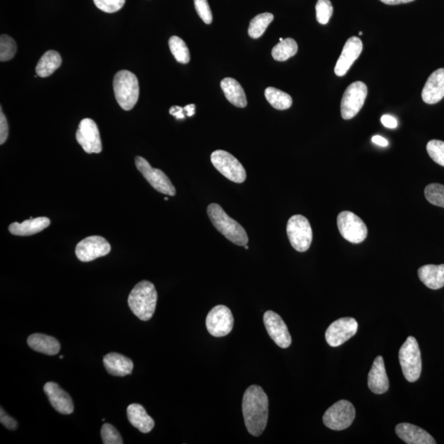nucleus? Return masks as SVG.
Returning <instances> with one entry per match:
<instances>
[{
	"label": "nucleus",
	"instance_id": "f257e3e1",
	"mask_svg": "<svg viewBox=\"0 0 444 444\" xmlns=\"http://www.w3.org/2000/svg\"><path fill=\"white\" fill-rule=\"evenodd\" d=\"M242 410L247 431L253 436H261L268 419V398L261 387L252 385L245 391Z\"/></svg>",
	"mask_w": 444,
	"mask_h": 444
},
{
	"label": "nucleus",
	"instance_id": "f03ea898",
	"mask_svg": "<svg viewBox=\"0 0 444 444\" xmlns=\"http://www.w3.org/2000/svg\"><path fill=\"white\" fill-rule=\"evenodd\" d=\"M158 302V292L152 282L141 281L132 290L127 304L134 314L141 321L153 318Z\"/></svg>",
	"mask_w": 444,
	"mask_h": 444
},
{
	"label": "nucleus",
	"instance_id": "7ed1b4c3",
	"mask_svg": "<svg viewBox=\"0 0 444 444\" xmlns=\"http://www.w3.org/2000/svg\"><path fill=\"white\" fill-rule=\"evenodd\" d=\"M207 214L215 228L230 242L239 247H245L248 244L249 237L247 231L237 221L226 214L220 205L211 203L207 207Z\"/></svg>",
	"mask_w": 444,
	"mask_h": 444
},
{
	"label": "nucleus",
	"instance_id": "20e7f679",
	"mask_svg": "<svg viewBox=\"0 0 444 444\" xmlns=\"http://www.w3.org/2000/svg\"><path fill=\"white\" fill-rule=\"evenodd\" d=\"M114 92L117 102L125 111H131L139 97V80L135 74L121 70L114 78Z\"/></svg>",
	"mask_w": 444,
	"mask_h": 444
},
{
	"label": "nucleus",
	"instance_id": "39448f33",
	"mask_svg": "<svg viewBox=\"0 0 444 444\" xmlns=\"http://www.w3.org/2000/svg\"><path fill=\"white\" fill-rule=\"evenodd\" d=\"M399 361L405 379L414 382L419 379L422 370V354L414 337H409L400 348Z\"/></svg>",
	"mask_w": 444,
	"mask_h": 444
},
{
	"label": "nucleus",
	"instance_id": "423d86ee",
	"mask_svg": "<svg viewBox=\"0 0 444 444\" xmlns=\"http://www.w3.org/2000/svg\"><path fill=\"white\" fill-rule=\"evenodd\" d=\"M286 231L291 247L296 251L303 253L310 249L313 240V231L306 217L292 216L287 222Z\"/></svg>",
	"mask_w": 444,
	"mask_h": 444
},
{
	"label": "nucleus",
	"instance_id": "0eeeda50",
	"mask_svg": "<svg viewBox=\"0 0 444 444\" xmlns=\"http://www.w3.org/2000/svg\"><path fill=\"white\" fill-rule=\"evenodd\" d=\"M356 418V409L347 400H341L329 408L324 415L323 422L333 431H344L351 426Z\"/></svg>",
	"mask_w": 444,
	"mask_h": 444
},
{
	"label": "nucleus",
	"instance_id": "6e6552de",
	"mask_svg": "<svg viewBox=\"0 0 444 444\" xmlns=\"http://www.w3.org/2000/svg\"><path fill=\"white\" fill-rule=\"evenodd\" d=\"M214 167L230 181L240 183L247 179V172L237 159L223 150H217L211 155Z\"/></svg>",
	"mask_w": 444,
	"mask_h": 444
},
{
	"label": "nucleus",
	"instance_id": "1a4fd4ad",
	"mask_svg": "<svg viewBox=\"0 0 444 444\" xmlns=\"http://www.w3.org/2000/svg\"><path fill=\"white\" fill-rule=\"evenodd\" d=\"M338 228L345 240L352 244H360L367 237L368 229L360 217L352 211H344L338 216Z\"/></svg>",
	"mask_w": 444,
	"mask_h": 444
},
{
	"label": "nucleus",
	"instance_id": "9d476101",
	"mask_svg": "<svg viewBox=\"0 0 444 444\" xmlns=\"http://www.w3.org/2000/svg\"><path fill=\"white\" fill-rule=\"evenodd\" d=\"M368 88L363 82H355L349 85L343 94L341 102V114L344 120H352L365 104Z\"/></svg>",
	"mask_w": 444,
	"mask_h": 444
},
{
	"label": "nucleus",
	"instance_id": "9b49d317",
	"mask_svg": "<svg viewBox=\"0 0 444 444\" xmlns=\"http://www.w3.org/2000/svg\"><path fill=\"white\" fill-rule=\"evenodd\" d=\"M135 165L137 168L151 186L155 190L163 195L169 196L176 195V188L174 187L169 179L162 171L151 167V165L144 158L136 157Z\"/></svg>",
	"mask_w": 444,
	"mask_h": 444
},
{
	"label": "nucleus",
	"instance_id": "f8f14e48",
	"mask_svg": "<svg viewBox=\"0 0 444 444\" xmlns=\"http://www.w3.org/2000/svg\"><path fill=\"white\" fill-rule=\"evenodd\" d=\"M206 326L211 336L225 337L233 329V314L228 307L216 305L207 314Z\"/></svg>",
	"mask_w": 444,
	"mask_h": 444
},
{
	"label": "nucleus",
	"instance_id": "ddd939ff",
	"mask_svg": "<svg viewBox=\"0 0 444 444\" xmlns=\"http://www.w3.org/2000/svg\"><path fill=\"white\" fill-rule=\"evenodd\" d=\"M111 250V245L105 238L93 235L81 240L75 249V254L80 261L88 263L106 256Z\"/></svg>",
	"mask_w": 444,
	"mask_h": 444
},
{
	"label": "nucleus",
	"instance_id": "4468645a",
	"mask_svg": "<svg viewBox=\"0 0 444 444\" xmlns=\"http://www.w3.org/2000/svg\"><path fill=\"white\" fill-rule=\"evenodd\" d=\"M358 323L355 319H339L329 326L326 331L325 338L330 347H338L355 336Z\"/></svg>",
	"mask_w": 444,
	"mask_h": 444
},
{
	"label": "nucleus",
	"instance_id": "2eb2a0df",
	"mask_svg": "<svg viewBox=\"0 0 444 444\" xmlns=\"http://www.w3.org/2000/svg\"><path fill=\"white\" fill-rule=\"evenodd\" d=\"M76 139L87 153H100L102 151L100 132L96 122L92 119H84L80 122Z\"/></svg>",
	"mask_w": 444,
	"mask_h": 444
},
{
	"label": "nucleus",
	"instance_id": "dca6fc26",
	"mask_svg": "<svg viewBox=\"0 0 444 444\" xmlns=\"http://www.w3.org/2000/svg\"><path fill=\"white\" fill-rule=\"evenodd\" d=\"M263 323L269 336L278 347L286 349L291 346V334L281 316L275 312L267 311L263 316Z\"/></svg>",
	"mask_w": 444,
	"mask_h": 444
},
{
	"label": "nucleus",
	"instance_id": "f3484780",
	"mask_svg": "<svg viewBox=\"0 0 444 444\" xmlns=\"http://www.w3.org/2000/svg\"><path fill=\"white\" fill-rule=\"evenodd\" d=\"M363 50V43L359 37L352 36L348 39L343 47L341 55L335 66L334 72L338 77L346 75L352 64L361 55Z\"/></svg>",
	"mask_w": 444,
	"mask_h": 444
},
{
	"label": "nucleus",
	"instance_id": "a211bd4d",
	"mask_svg": "<svg viewBox=\"0 0 444 444\" xmlns=\"http://www.w3.org/2000/svg\"><path fill=\"white\" fill-rule=\"evenodd\" d=\"M44 391L50 404L60 414L70 415L74 412V405L69 394L55 382H48L44 386Z\"/></svg>",
	"mask_w": 444,
	"mask_h": 444
},
{
	"label": "nucleus",
	"instance_id": "6ab92c4d",
	"mask_svg": "<svg viewBox=\"0 0 444 444\" xmlns=\"http://www.w3.org/2000/svg\"><path fill=\"white\" fill-rule=\"evenodd\" d=\"M368 386L372 393L384 394L389 389V380L387 377L384 358L377 356L368 376Z\"/></svg>",
	"mask_w": 444,
	"mask_h": 444
},
{
	"label": "nucleus",
	"instance_id": "aec40b11",
	"mask_svg": "<svg viewBox=\"0 0 444 444\" xmlns=\"http://www.w3.org/2000/svg\"><path fill=\"white\" fill-rule=\"evenodd\" d=\"M424 102L433 105L444 97V69H438L429 76L422 91Z\"/></svg>",
	"mask_w": 444,
	"mask_h": 444
},
{
	"label": "nucleus",
	"instance_id": "412c9836",
	"mask_svg": "<svg viewBox=\"0 0 444 444\" xmlns=\"http://www.w3.org/2000/svg\"><path fill=\"white\" fill-rule=\"evenodd\" d=\"M396 433L408 444H436V441L423 429L408 423H401L396 425Z\"/></svg>",
	"mask_w": 444,
	"mask_h": 444
},
{
	"label": "nucleus",
	"instance_id": "4be33fe9",
	"mask_svg": "<svg viewBox=\"0 0 444 444\" xmlns=\"http://www.w3.org/2000/svg\"><path fill=\"white\" fill-rule=\"evenodd\" d=\"M104 366L113 376L125 377L131 375L134 363L130 358L118 353H110L103 359Z\"/></svg>",
	"mask_w": 444,
	"mask_h": 444
},
{
	"label": "nucleus",
	"instance_id": "5701e85b",
	"mask_svg": "<svg viewBox=\"0 0 444 444\" xmlns=\"http://www.w3.org/2000/svg\"><path fill=\"white\" fill-rule=\"evenodd\" d=\"M127 415L130 424L141 433H149L155 426L153 419L141 405L134 403L127 406Z\"/></svg>",
	"mask_w": 444,
	"mask_h": 444
},
{
	"label": "nucleus",
	"instance_id": "b1692460",
	"mask_svg": "<svg viewBox=\"0 0 444 444\" xmlns=\"http://www.w3.org/2000/svg\"><path fill=\"white\" fill-rule=\"evenodd\" d=\"M50 225V220L47 217H37L23 221L22 223L14 222L9 226V233L14 235L29 236L41 233Z\"/></svg>",
	"mask_w": 444,
	"mask_h": 444
},
{
	"label": "nucleus",
	"instance_id": "393cba45",
	"mask_svg": "<svg viewBox=\"0 0 444 444\" xmlns=\"http://www.w3.org/2000/svg\"><path fill=\"white\" fill-rule=\"evenodd\" d=\"M418 277L429 289L438 290L444 286V264L424 265L419 268Z\"/></svg>",
	"mask_w": 444,
	"mask_h": 444
},
{
	"label": "nucleus",
	"instance_id": "a878e982",
	"mask_svg": "<svg viewBox=\"0 0 444 444\" xmlns=\"http://www.w3.org/2000/svg\"><path fill=\"white\" fill-rule=\"evenodd\" d=\"M27 344L33 351L47 356L57 355L60 351V344L57 340L45 334H32L27 338Z\"/></svg>",
	"mask_w": 444,
	"mask_h": 444
},
{
	"label": "nucleus",
	"instance_id": "bb28decb",
	"mask_svg": "<svg viewBox=\"0 0 444 444\" xmlns=\"http://www.w3.org/2000/svg\"><path fill=\"white\" fill-rule=\"evenodd\" d=\"M222 91L228 100L236 107L244 108L247 106V95L242 85L235 79L226 78L221 83Z\"/></svg>",
	"mask_w": 444,
	"mask_h": 444
},
{
	"label": "nucleus",
	"instance_id": "cd10ccee",
	"mask_svg": "<svg viewBox=\"0 0 444 444\" xmlns=\"http://www.w3.org/2000/svg\"><path fill=\"white\" fill-rule=\"evenodd\" d=\"M62 59L57 51L49 50L42 55L36 65V74L41 78H47L60 67Z\"/></svg>",
	"mask_w": 444,
	"mask_h": 444
},
{
	"label": "nucleus",
	"instance_id": "c85d7f7f",
	"mask_svg": "<svg viewBox=\"0 0 444 444\" xmlns=\"http://www.w3.org/2000/svg\"><path fill=\"white\" fill-rule=\"evenodd\" d=\"M265 97L269 104L277 110H287L292 106V98L289 94L275 88H268L265 90Z\"/></svg>",
	"mask_w": 444,
	"mask_h": 444
},
{
	"label": "nucleus",
	"instance_id": "c756f323",
	"mask_svg": "<svg viewBox=\"0 0 444 444\" xmlns=\"http://www.w3.org/2000/svg\"><path fill=\"white\" fill-rule=\"evenodd\" d=\"M297 51L298 45L296 41L292 39H286L273 47L272 55L274 60L283 62L296 55Z\"/></svg>",
	"mask_w": 444,
	"mask_h": 444
},
{
	"label": "nucleus",
	"instance_id": "7c9ffc66",
	"mask_svg": "<svg viewBox=\"0 0 444 444\" xmlns=\"http://www.w3.org/2000/svg\"><path fill=\"white\" fill-rule=\"evenodd\" d=\"M273 20L274 16L269 13L258 14V16L254 17L249 27V36L254 39L261 37Z\"/></svg>",
	"mask_w": 444,
	"mask_h": 444
},
{
	"label": "nucleus",
	"instance_id": "2f4dec72",
	"mask_svg": "<svg viewBox=\"0 0 444 444\" xmlns=\"http://www.w3.org/2000/svg\"><path fill=\"white\" fill-rule=\"evenodd\" d=\"M169 46L172 53L179 63L188 64L190 61V50L181 39L179 36H172L169 40Z\"/></svg>",
	"mask_w": 444,
	"mask_h": 444
},
{
	"label": "nucleus",
	"instance_id": "473e14b6",
	"mask_svg": "<svg viewBox=\"0 0 444 444\" xmlns=\"http://www.w3.org/2000/svg\"><path fill=\"white\" fill-rule=\"evenodd\" d=\"M425 198L431 204L444 209V186L440 183H431L425 188Z\"/></svg>",
	"mask_w": 444,
	"mask_h": 444
},
{
	"label": "nucleus",
	"instance_id": "72a5a7b5",
	"mask_svg": "<svg viewBox=\"0 0 444 444\" xmlns=\"http://www.w3.org/2000/svg\"><path fill=\"white\" fill-rule=\"evenodd\" d=\"M17 52V44L12 37L2 35L0 37V61L6 62L14 57Z\"/></svg>",
	"mask_w": 444,
	"mask_h": 444
},
{
	"label": "nucleus",
	"instance_id": "f704fd0d",
	"mask_svg": "<svg viewBox=\"0 0 444 444\" xmlns=\"http://www.w3.org/2000/svg\"><path fill=\"white\" fill-rule=\"evenodd\" d=\"M333 13V7L330 0H318L316 4V18L320 25H327Z\"/></svg>",
	"mask_w": 444,
	"mask_h": 444
},
{
	"label": "nucleus",
	"instance_id": "c9c22d12",
	"mask_svg": "<svg viewBox=\"0 0 444 444\" xmlns=\"http://www.w3.org/2000/svg\"><path fill=\"white\" fill-rule=\"evenodd\" d=\"M426 149L429 157L433 162L444 167V141L440 140L429 141Z\"/></svg>",
	"mask_w": 444,
	"mask_h": 444
},
{
	"label": "nucleus",
	"instance_id": "e433bc0d",
	"mask_svg": "<svg viewBox=\"0 0 444 444\" xmlns=\"http://www.w3.org/2000/svg\"><path fill=\"white\" fill-rule=\"evenodd\" d=\"M102 442L104 444H123L124 441L120 433L111 424H104L101 431Z\"/></svg>",
	"mask_w": 444,
	"mask_h": 444
},
{
	"label": "nucleus",
	"instance_id": "4c0bfd02",
	"mask_svg": "<svg viewBox=\"0 0 444 444\" xmlns=\"http://www.w3.org/2000/svg\"><path fill=\"white\" fill-rule=\"evenodd\" d=\"M93 1L100 11L108 13L120 11L125 4V0H93Z\"/></svg>",
	"mask_w": 444,
	"mask_h": 444
},
{
	"label": "nucleus",
	"instance_id": "58836bf2",
	"mask_svg": "<svg viewBox=\"0 0 444 444\" xmlns=\"http://www.w3.org/2000/svg\"><path fill=\"white\" fill-rule=\"evenodd\" d=\"M195 6L198 16L206 25H211L212 13L207 0H195Z\"/></svg>",
	"mask_w": 444,
	"mask_h": 444
},
{
	"label": "nucleus",
	"instance_id": "ea45409f",
	"mask_svg": "<svg viewBox=\"0 0 444 444\" xmlns=\"http://www.w3.org/2000/svg\"><path fill=\"white\" fill-rule=\"evenodd\" d=\"M8 137V125L6 116H4L2 108L0 111V144L6 143Z\"/></svg>",
	"mask_w": 444,
	"mask_h": 444
},
{
	"label": "nucleus",
	"instance_id": "a19ab883",
	"mask_svg": "<svg viewBox=\"0 0 444 444\" xmlns=\"http://www.w3.org/2000/svg\"><path fill=\"white\" fill-rule=\"evenodd\" d=\"M0 422L11 431H14L18 427V423L15 419L9 417V415L4 412V410L1 408V414H0Z\"/></svg>",
	"mask_w": 444,
	"mask_h": 444
},
{
	"label": "nucleus",
	"instance_id": "79ce46f5",
	"mask_svg": "<svg viewBox=\"0 0 444 444\" xmlns=\"http://www.w3.org/2000/svg\"><path fill=\"white\" fill-rule=\"evenodd\" d=\"M382 124L389 129H396L398 127V121L394 117L389 115L382 116L381 118Z\"/></svg>",
	"mask_w": 444,
	"mask_h": 444
},
{
	"label": "nucleus",
	"instance_id": "37998d69",
	"mask_svg": "<svg viewBox=\"0 0 444 444\" xmlns=\"http://www.w3.org/2000/svg\"><path fill=\"white\" fill-rule=\"evenodd\" d=\"M184 108L181 106H172L169 109V114L176 117L177 120H183L186 118V115L183 114Z\"/></svg>",
	"mask_w": 444,
	"mask_h": 444
},
{
	"label": "nucleus",
	"instance_id": "c03bdc74",
	"mask_svg": "<svg viewBox=\"0 0 444 444\" xmlns=\"http://www.w3.org/2000/svg\"><path fill=\"white\" fill-rule=\"evenodd\" d=\"M373 143L381 146H387L389 145V141L384 137H381L379 135H376L373 137L372 138Z\"/></svg>",
	"mask_w": 444,
	"mask_h": 444
},
{
	"label": "nucleus",
	"instance_id": "a18cd8bd",
	"mask_svg": "<svg viewBox=\"0 0 444 444\" xmlns=\"http://www.w3.org/2000/svg\"><path fill=\"white\" fill-rule=\"evenodd\" d=\"M381 2L387 4V6H398L401 4H408L414 1V0H380Z\"/></svg>",
	"mask_w": 444,
	"mask_h": 444
},
{
	"label": "nucleus",
	"instance_id": "49530a36",
	"mask_svg": "<svg viewBox=\"0 0 444 444\" xmlns=\"http://www.w3.org/2000/svg\"><path fill=\"white\" fill-rule=\"evenodd\" d=\"M195 109L196 106L195 104H190V105H188L184 107V111L186 112V116L188 117H191L195 114Z\"/></svg>",
	"mask_w": 444,
	"mask_h": 444
},
{
	"label": "nucleus",
	"instance_id": "de8ad7c7",
	"mask_svg": "<svg viewBox=\"0 0 444 444\" xmlns=\"http://www.w3.org/2000/svg\"><path fill=\"white\" fill-rule=\"evenodd\" d=\"M359 35L360 36L363 35V32H359Z\"/></svg>",
	"mask_w": 444,
	"mask_h": 444
},
{
	"label": "nucleus",
	"instance_id": "09e8293b",
	"mask_svg": "<svg viewBox=\"0 0 444 444\" xmlns=\"http://www.w3.org/2000/svg\"><path fill=\"white\" fill-rule=\"evenodd\" d=\"M245 249H249V247H247V245H245Z\"/></svg>",
	"mask_w": 444,
	"mask_h": 444
},
{
	"label": "nucleus",
	"instance_id": "8fccbe9b",
	"mask_svg": "<svg viewBox=\"0 0 444 444\" xmlns=\"http://www.w3.org/2000/svg\"><path fill=\"white\" fill-rule=\"evenodd\" d=\"M63 358H64V356H60V359H63Z\"/></svg>",
	"mask_w": 444,
	"mask_h": 444
},
{
	"label": "nucleus",
	"instance_id": "3c124183",
	"mask_svg": "<svg viewBox=\"0 0 444 444\" xmlns=\"http://www.w3.org/2000/svg\"><path fill=\"white\" fill-rule=\"evenodd\" d=\"M283 40H284V39H280V40H279V41H282Z\"/></svg>",
	"mask_w": 444,
	"mask_h": 444
}]
</instances>
